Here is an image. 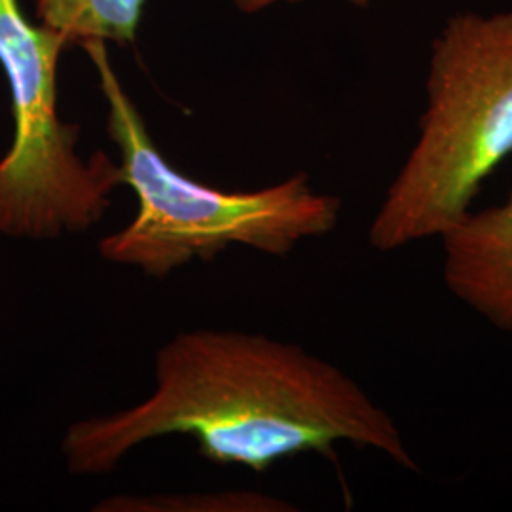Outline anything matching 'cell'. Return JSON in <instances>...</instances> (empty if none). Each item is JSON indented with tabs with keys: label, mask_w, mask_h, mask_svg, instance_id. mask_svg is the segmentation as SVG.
Wrapping results in <instances>:
<instances>
[{
	"label": "cell",
	"mask_w": 512,
	"mask_h": 512,
	"mask_svg": "<svg viewBox=\"0 0 512 512\" xmlns=\"http://www.w3.org/2000/svg\"><path fill=\"white\" fill-rule=\"evenodd\" d=\"M99 512H281L294 511L272 495L224 490L209 494L150 495L129 497L116 495L97 503Z\"/></svg>",
	"instance_id": "7"
},
{
	"label": "cell",
	"mask_w": 512,
	"mask_h": 512,
	"mask_svg": "<svg viewBox=\"0 0 512 512\" xmlns=\"http://www.w3.org/2000/svg\"><path fill=\"white\" fill-rule=\"evenodd\" d=\"M147 0H37L38 21L61 33L69 46L88 40L131 44Z\"/></svg>",
	"instance_id": "6"
},
{
	"label": "cell",
	"mask_w": 512,
	"mask_h": 512,
	"mask_svg": "<svg viewBox=\"0 0 512 512\" xmlns=\"http://www.w3.org/2000/svg\"><path fill=\"white\" fill-rule=\"evenodd\" d=\"M512 154V10L448 18L433 42L420 137L368 230L389 253L442 236Z\"/></svg>",
	"instance_id": "3"
},
{
	"label": "cell",
	"mask_w": 512,
	"mask_h": 512,
	"mask_svg": "<svg viewBox=\"0 0 512 512\" xmlns=\"http://www.w3.org/2000/svg\"><path fill=\"white\" fill-rule=\"evenodd\" d=\"M69 46L33 23L19 0H0V67L6 74L14 139L0 158V234L55 239L101 222L122 169L105 152L76 154L80 128L57 114V65Z\"/></svg>",
	"instance_id": "4"
},
{
	"label": "cell",
	"mask_w": 512,
	"mask_h": 512,
	"mask_svg": "<svg viewBox=\"0 0 512 512\" xmlns=\"http://www.w3.org/2000/svg\"><path fill=\"white\" fill-rule=\"evenodd\" d=\"M82 48L109 101L107 129L120 148L122 179L139 202L126 228L99 241L105 260L165 279L192 260H215L232 245L289 255L300 241L327 236L338 226L342 200L315 192L306 173L241 192L184 177L154 145L141 112L110 65L105 40H88Z\"/></svg>",
	"instance_id": "2"
},
{
	"label": "cell",
	"mask_w": 512,
	"mask_h": 512,
	"mask_svg": "<svg viewBox=\"0 0 512 512\" xmlns=\"http://www.w3.org/2000/svg\"><path fill=\"white\" fill-rule=\"evenodd\" d=\"M234 2L238 4L243 12L253 14V12H258V10H262V8L270 6V4H274V2H279V0H234ZM287 2H298V0H287ZM344 2L355 4V6H366V4H370V0H344Z\"/></svg>",
	"instance_id": "8"
},
{
	"label": "cell",
	"mask_w": 512,
	"mask_h": 512,
	"mask_svg": "<svg viewBox=\"0 0 512 512\" xmlns=\"http://www.w3.org/2000/svg\"><path fill=\"white\" fill-rule=\"evenodd\" d=\"M440 238L450 293L512 334V194L501 205L469 211Z\"/></svg>",
	"instance_id": "5"
},
{
	"label": "cell",
	"mask_w": 512,
	"mask_h": 512,
	"mask_svg": "<svg viewBox=\"0 0 512 512\" xmlns=\"http://www.w3.org/2000/svg\"><path fill=\"white\" fill-rule=\"evenodd\" d=\"M188 435L217 465L255 473L349 442L420 467L393 416L344 370L264 334L190 330L156 353L154 391L126 410L76 421L61 452L78 476H107L148 440Z\"/></svg>",
	"instance_id": "1"
}]
</instances>
